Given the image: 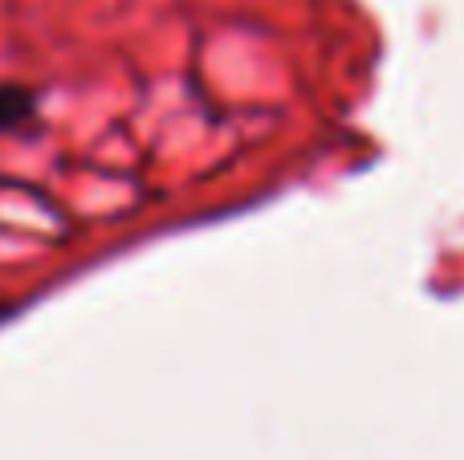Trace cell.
Segmentation results:
<instances>
[{"instance_id":"6da1fadb","label":"cell","mask_w":464,"mask_h":460,"mask_svg":"<svg viewBox=\"0 0 464 460\" xmlns=\"http://www.w3.org/2000/svg\"><path fill=\"white\" fill-rule=\"evenodd\" d=\"M37 119V94L21 81H0V135L21 130Z\"/></svg>"},{"instance_id":"7a4b0ae2","label":"cell","mask_w":464,"mask_h":460,"mask_svg":"<svg viewBox=\"0 0 464 460\" xmlns=\"http://www.w3.org/2000/svg\"><path fill=\"white\" fill-rule=\"evenodd\" d=\"M5 314H13V306H0V318H5Z\"/></svg>"}]
</instances>
